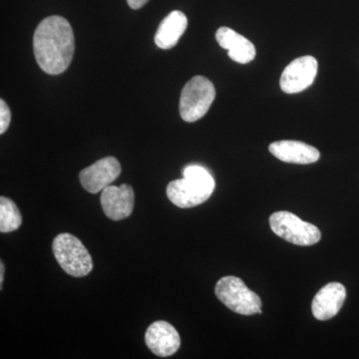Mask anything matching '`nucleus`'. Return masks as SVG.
Instances as JSON below:
<instances>
[{
    "instance_id": "1",
    "label": "nucleus",
    "mask_w": 359,
    "mask_h": 359,
    "mask_svg": "<svg viewBox=\"0 0 359 359\" xmlns=\"http://www.w3.org/2000/svg\"><path fill=\"white\" fill-rule=\"evenodd\" d=\"M33 49L36 62L47 74L65 72L75 51L74 32L70 23L62 16L44 18L35 30Z\"/></svg>"
},
{
    "instance_id": "2",
    "label": "nucleus",
    "mask_w": 359,
    "mask_h": 359,
    "mask_svg": "<svg viewBox=\"0 0 359 359\" xmlns=\"http://www.w3.org/2000/svg\"><path fill=\"white\" fill-rule=\"evenodd\" d=\"M183 179L170 182L167 196L182 209L196 207L205 202L214 193L215 180L205 168L193 165L184 169Z\"/></svg>"
},
{
    "instance_id": "3",
    "label": "nucleus",
    "mask_w": 359,
    "mask_h": 359,
    "mask_svg": "<svg viewBox=\"0 0 359 359\" xmlns=\"http://www.w3.org/2000/svg\"><path fill=\"white\" fill-rule=\"evenodd\" d=\"M54 257L66 273L74 278L88 276L93 269L91 255L79 238L60 233L52 244Z\"/></svg>"
},
{
    "instance_id": "4",
    "label": "nucleus",
    "mask_w": 359,
    "mask_h": 359,
    "mask_svg": "<svg viewBox=\"0 0 359 359\" xmlns=\"http://www.w3.org/2000/svg\"><path fill=\"white\" fill-rule=\"evenodd\" d=\"M216 97L214 84L204 76L193 77L182 90L180 114L184 121L192 123L204 117Z\"/></svg>"
},
{
    "instance_id": "5",
    "label": "nucleus",
    "mask_w": 359,
    "mask_h": 359,
    "mask_svg": "<svg viewBox=\"0 0 359 359\" xmlns=\"http://www.w3.org/2000/svg\"><path fill=\"white\" fill-rule=\"evenodd\" d=\"M217 297L226 308L243 316L262 313V301L237 276H224L215 287Z\"/></svg>"
},
{
    "instance_id": "6",
    "label": "nucleus",
    "mask_w": 359,
    "mask_h": 359,
    "mask_svg": "<svg viewBox=\"0 0 359 359\" xmlns=\"http://www.w3.org/2000/svg\"><path fill=\"white\" fill-rule=\"evenodd\" d=\"M269 226L276 236L290 244L306 247L320 241L321 233L318 226L302 221L292 212H273L269 218Z\"/></svg>"
},
{
    "instance_id": "7",
    "label": "nucleus",
    "mask_w": 359,
    "mask_h": 359,
    "mask_svg": "<svg viewBox=\"0 0 359 359\" xmlns=\"http://www.w3.org/2000/svg\"><path fill=\"white\" fill-rule=\"evenodd\" d=\"M318 60L313 56L294 59L283 70L280 86L285 93L297 94L309 88L318 75Z\"/></svg>"
},
{
    "instance_id": "8",
    "label": "nucleus",
    "mask_w": 359,
    "mask_h": 359,
    "mask_svg": "<svg viewBox=\"0 0 359 359\" xmlns=\"http://www.w3.org/2000/svg\"><path fill=\"white\" fill-rule=\"evenodd\" d=\"M121 174V165L115 157H105L79 174L80 182L87 192L97 194L110 186Z\"/></svg>"
},
{
    "instance_id": "9",
    "label": "nucleus",
    "mask_w": 359,
    "mask_h": 359,
    "mask_svg": "<svg viewBox=\"0 0 359 359\" xmlns=\"http://www.w3.org/2000/svg\"><path fill=\"white\" fill-rule=\"evenodd\" d=\"M133 188L127 184L108 186L101 194V205L106 216L112 221H121L131 216L134 210Z\"/></svg>"
},
{
    "instance_id": "10",
    "label": "nucleus",
    "mask_w": 359,
    "mask_h": 359,
    "mask_svg": "<svg viewBox=\"0 0 359 359\" xmlns=\"http://www.w3.org/2000/svg\"><path fill=\"white\" fill-rule=\"evenodd\" d=\"M145 342L148 348L156 355L167 358L178 351L181 346V337L171 323L159 320L155 321L148 327Z\"/></svg>"
},
{
    "instance_id": "11",
    "label": "nucleus",
    "mask_w": 359,
    "mask_h": 359,
    "mask_svg": "<svg viewBox=\"0 0 359 359\" xmlns=\"http://www.w3.org/2000/svg\"><path fill=\"white\" fill-rule=\"evenodd\" d=\"M346 290L341 283H330L320 290L314 297L311 311L318 320L334 318L346 301Z\"/></svg>"
},
{
    "instance_id": "12",
    "label": "nucleus",
    "mask_w": 359,
    "mask_h": 359,
    "mask_svg": "<svg viewBox=\"0 0 359 359\" xmlns=\"http://www.w3.org/2000/svg\"><path fill=\"white\" fill-rule=\"evenodd\" d=\"M269 150L278 160L292 164H313L320 157L318 149L299 141L273 142L269 145Z\"/></svg>"
},
{
    "instance_id": "13",
    "label": "nucleus",
    "mask_w": 359,
    "mask_h": 359,
    "mask_svg": "<svg viewBox=\"0 0 359 359\" xmlns=\"http://www.w3.org/2000/svg\"><path fill=\"white\" fill-rule=\"evenodd\" d=\"M216 39L222 48L228 50L229 57L235 62L248 65L256 57L255 45L231 28H219L216 32Z\"/></svg>"
},
{
    "instance_id": "14",
    "label": "nucleus",
    "mask_w": 359,
    "mask_h": 359,
    "mask_svg": "<svg viewBox=\"0 0 359 359\" xmlns=\"http://www.w3.org/2000/svg\"><path fill=\"white\" fill-rule=\"evenodd\" d=\"M188 27V18L182 11L168 14L160 23L155 34V43L161 49L173 48Z\"/></svg>"
},
{
    "instance_id": "15",
    "label": "nucleus",
    "mask_w": 359,
    "mask_h": 359,
    "mask_svg": "<svg viewBox=\"0 0 359 359\" xmlns=\"http://www.w3.org/2000/svg\"><path fill=\"white\" fill-rule=\"evenodd\" d=\"M22 217L13 200L2 196L0 198V231L11 233L20 228Z\"/></svg>"
},
{
    "instance_id": "16",
    "label": "nucleus",
    "mask_w": 359,
    "mask_h": 359,
    "mask_svg": "<svg viewBox=\"0 0 359 359\" xmlns=\"http://www.w3.org/2000/svg\"><path fill=\"white\" fill-rule=\"evenodd\" d=\"M11 122V112L4 99L0 100V134H4Z\"/></svg>"
},
{
    "instance_id": "17",
    "label": "nucleus",
    "mask_w": 359,
    "mask_h": 359,
    "mask_svg": "<svg viewBox=\"0 0 359 359\" xmlns=\"http://www.w3.org/2000/svg\"><path fill=\"white\" fill-rule=\"evenodd\" d=\"M149 0H127L128 2V6L131 7L132 9H140L141 7L145 6Z\"/></svg>"
},
{
    "instance_id": "18",
    "label": "nucleus",
    "mask_w": 359,
    "mask_h": 359,
    "mask_svg": "<svg viewBox=\"0 0 359 359\" xmlns=\"http://www.w3.org/2000/svg\"><path fill=\"white\" fill-rule=\"evenodd\" d=\"M4 263H0V289H2V283H4Z\"/></svg>"
}]
</instances>
